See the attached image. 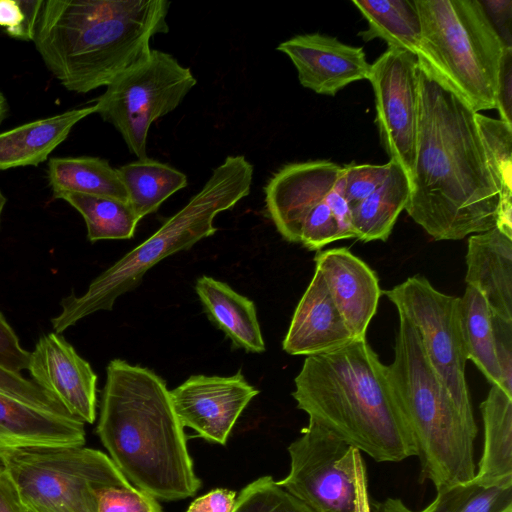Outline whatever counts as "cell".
I'll list each match as a JSON object with an SVG mask.
<instances>
[{"label":"cell","mask_w":512,"mask_h":512,"mask_svg":"<svg viewBox=\"0 0 512 512\" xmlns=\"http://www.w3.org/2000/svg\"><path fill=\"white\" fill-rule=\"evenodd\" d=\"M416 157L405 207L434 240L496 227L499 193L472 108L419 59Z\"/></svg>","instance_id":"obj_1"},{"label":"cell","mask_w":512,"mask_h":512,"mask_svg":"<svg viewBox=\"0 0 512 512\" xmlns=\"http://www.w3.org/2000/svg\"><path fill=\"white\" fill-rule=\"evenodd\" d=\"M97 433L125 478L156 499H185L200 488L170 390L152 370L109 362Z\"/></svg>","instance_id":"obj_2"},{"label":"cell","mask_w":512,"mask_h":512,"mask_svg":"<svg viewBox=\"0 0 512 512\" xmlns=\"http://www.w3.org/2000/svg\"><path fill=\"white\" fill-rule=\"evenodd\" d=\"M166 0H44L34 37L46 67L69 91L109 85L167 33Z\"/></svg>","instance_id":"obj_3"},{"label":"cell","mask_w":512,"mask_h":512,"mask_svg":"<svg viewBox=\"0 0 512 512\" xmlns=\"http://www.w3.org/2000/svg\"><path fill=\"white\" fill-rule=\"evenodd\" d=\"M294 383L292 396L310 421L373 460L400 462L416 456L386 365L366 338L306 356Z\"/></svg>","instance_id":"obj_4"},{"label":"cell","mask_w":512,"mask_h":512,"mask_svg":"<svg viewBox=\"0 0 512 512\" xmlns=\"http://www.w3.org/2000/svg\"><path fill=\"white\" fill-rule=\"evenodd\" d=\"M398 316L394 360L386 373L414 441L421 479L431 481L436 491L469 483L476 474L475 419L456 405L427 358L418 331Z\"/></svg>","instance_id":"obj_5"},{"label":"cell","mask_w":512,"mask_h":512,"mask_svg":"<svg viewBox=\"0 0 512 512\" xmlns=\"http://www.w3.org/2000/svg\"><path fill=\"white\" fill-rule=\"evenodd\" d=\"M252 180V164L243 155L228 156L201 190L155 233L97 276L82 295L71 293L61 300L60 313L51 319L54 332L60 334L95 312L111 310L116 299L135 289L158 262L212 236L217 231L216 215L246 197Z\"/></svg>","instance_id":"obj_6"},{"label":"cell","mask_w":512,"mask_h":512,"mask_svg":"<svg viewBox=\"0 0 512 512\" xmlns=\"http://www.w3.org/2000/svg\"><path fill=\"white\" fill-rule=\"evenodd\" d=\"M421 42L417 57L476 113L496 109L505 48L479 0H415Z\"/></svg>","instance_id":"obj_7"},{"label":"cell","mask_w":512,"mask_h":512,"mask_svg":"<svg viewBox=\"0 0 512 512\" xmlns=\"http://www.w3.org/2000/svg\"><path fill=\"white\" fill-rule=\"evenodd\" d=\"M0 464L31 512H98V493L130 483L110 457L83 445L0 446Z\"/></svg>","instance_id":"obj_8"},{"label":"cell","mask_w":512,"mask_h":512,"mask_svg":"<svg viewBox=\"0 0 512 512\" xmlns=\"http://www.w3.org/2000/svg\"><path fill=\"white\" fill-rule=\"evenodd\" d=\"M197 83L190 68L172 55L152 50L119 74L95 100L96 113L122 135L131 153L147 157L151 124L172 112Z\"/></svg>","instance_id":"obj_9"},{"label":"cell","mask_w":512,"mask_h":512,"mask_svg":"<svg viewBox=\"0 0 512 512\" xmlns=\"http://www.w3.org/2000/svg\"><path fill=\"white\" fill-rule=\"evenodd\" d=\"M385 295L418 331L427 358L456 405L474 418L465 375L461 298L438 291L422 276L407 278Z\"/></svg>","instance_id":"obj_10"},{"label":"cell","mask_w":512,"mask_h":512,"mask_svg":"<svg viewBox=\"0 0 512 512\" xmlns=\"http://www.w3.org/2000/svg\"><path fill=\"white\" fill-rule=\"evenodd\" d=\"M355 448L310 421L289 447L290 470L276 481L312 512H354Z\"/></svg>","instance_id":"obj_11"},{"label":"cell","mask_w":512,"mask_h":512,"mask_svg":"<svg viewBox=\"0 0 512 512\" xmlns=\"http://www.w3.org/2000/svg\"><path fill=\"white\" fill-rule=\"evenodd\" d=\"M418 57L388 48L371 64L376 123L390 160L411 179L416 157L419 111Z\"/></svg>","instance_id":"obj_12"},{"label":"cell","mask_w":512,"mask_h":512,"mask_svg":"<svg viewBox=\"0 0 512 512\" xmlns=\"http://www.w3.org/2000/svg\"><path fill=\"white\" fill-rule=\"evenodd\" d=\"M259 393L238 372L229 377L193 375L170 391L183 427L224 445L248 403Z\"/></svg>","instance_id":"obj_13"},{"label":"cell","mask_w":512,"mask_h":512,"mask_svg":"<svg viewBox=\"0 0 512 512\" xmlns=\"http://www.w3.org/2000/svg\"><path fill=\"white\" fill-rule=\"evenodd\" d=\"M27 370L31 381L69 415L84 423L95 421L97 375L64 337L56 332L42 335L30 352Z\"/></svg>","instance_id":"obj_14"},{"label":"cell","mask_w":512,"mask_h":512,"mask_svg":"<svg viewBox=\"0 0 512 512\" xmlns=\"http://www.w3.org/2000/svg\"><path fill=\"white\" fill-rule=\"evenodd\" d=\"M344 168L328 160L290 163L264 187L267 213L281 236L299 243L306 216L325 202L342 178Z\"/></svg>","instance_id":"obj_15"},{"label":"cell","mask_w":512,"mask_h":512,"mask_svg":"<svg viewBox=\"0 0 512 512\" xmlns=\"http://www.w3.org/2000/svg\"><path fill=\"white\" fill-rule=\"evenodd\" d=\"M277 50L293 62L300 84L317 94L334 96L352 82L369 78L371 64L362 47L320 33L296 35Z\"/></svg>","instance_id":"obj_16"},{"label":"cell","mask_w":512,"mask_h":512,"mask_svg":"<svg viewBox=\"0 0 512 512\" xmlns=\"http://www.w3.org/2000/svg\"><path fill=\"white\" fill-rule=\"evenodd\" d=\"M315 265L355 339L366 338L381 296L376 273L344 247L318 252Z\"/></svg>","instance_id":"obj_17"},{"label":"cell","mask_w":512,"mask_h":512,"mask_svg":"<svg viewBox=\"0 0 512 512\" xmlns=\"http://www.w3.org/2000/svg\"><path fill=\"white\" fill-rule=\"evenodd\" d=\"M355 337L338 311L319 271L315 273L292 316L282 347L291 355H317L353 342Z\"/></svg>","instance_id":"obj_18"},{"label":"cell","mask_w":512,"mask_h":512,"mask_svg":"<svg viewBox=\"0 0 512 512\" xmlns=\"http://www.w3.org/2000/svg\"><path fill=\"white\" fill-rule=\"evenodd\" d=\"M466 265V284L482 293L493 316L512 322V237L497 227L471 235Z\"/></svg>","instance_id":"obj_19"},{"label":"cell","mask_w":512,"mask_h":512,"mask_svg":"<svg viewBox=\"0 0 512 512\" xmlns=\"http://www.w3.org/2000/svg\"><path fill=\"white\" fill-rule=\"evenodd\" d=\"M84 422L0 392V446L84 445Z\"/></svg>","instance_id":"obj_20"},{"label":"cell","mask_w":512,"mask_h":512,"mask_svg":"<svg viewBox=\"0 0 512 512\" xmlns=\"http://www.w3.org/2000/svg\"><path fill=\"white\" fill-rule=\"evenodd\" d=\"M96 113V106L81 108L38 119L0 133V170L37 166L69 135L85 117Z\"/></svg>","instance_id":"obj_21"},{"label":"cell","mask_w":512,"mask_h":512,"mask_svg":"<svg viewBox=\"0 0 512 512\" xmlns=\"http://www.w3.org/2000/svg\"><path fill=\"white\" fill-rule=\"evenodd\" d=\"M195 290L209 320L235 347L251 353L265 350L252 300L237 293L228 284L209 276L199 277Z\"/></svg>","instance_id":"obj_22"},{"label":"cell","mask_w":512,"mask_h":512,"mask_svg":"<svg viewBox=\"0 0 512 512\" xmlns=\"http://www.w3.org/2000/svg\"><path fill=\"white\" fill-rule=\"evenodd\" d=\"M480 409L484 445L472 481L484 487H512V396L492 385Z\"/></svg>","instance_id":"obj_23"},{"label":"cell","mask_w":512,"mask_h":512,"mask_svg":"<svg viewBox=\"0 0 512 512\" xmlns=\"http://www.w3.org/2000/svg\"><path fill=\"white\" fill-rule=\"evenodd\" d=\"M409 195V178L392 161L385 181L365 199L350 207L354 238L362 242L386 241L398 216L405 209Z\"/></svg>","instance_id":"obj_24"},{"label":"cell","mask_w":512,"mask_h":512,"mask_svg":"<svg viewBox=\"0 0 512 512\" xmlns=\"http://www.w3.org/2000/svg\"><path fill=\"white\" fill-rule=\"evenodd\" d=\"M48 181L54 198L65 192L107 196L128 201L118 170L105 159L91 156L53 157Z\"/></svg>","instance_id":"obj_25"},{"label":"cell","mask_w":512,"mask_h":512,"mask_svg":"<svg viewBox=\"0 0 512 512\" xmlns=\"http://www.w3.org/2000/svg\"><path fill=\"white\" fill-rule=\"evenodd\" d=\"M368 24L358 33L364 41L381 38L388 48L409 51L417 56L421 42V22L415 0H352Z\"/></svg>","instance_id":"obj_26"},{"label":"cell","mask_w":512,"mask_h":512,"mask_svg":"<svg viewBox=\"0 0 512 512\" xmlns=\"http://www.w3.org/2000/svg\"><path fill=\"white\" fill-rule=\"evenodd\" d=\"M128 196V203L141 220L171 195L187 186V177L179 170L149 158L117 169Z\"/></svg>","instance_id":"obj_27"},{"label":"cell","mask_w":512,"mask_h":512,"mask_svg":"<svg viewBox=\"0 0 512 512\" xmlns=\"http://www.w3.org/2000/svg\"><path fill=\"white\" fill-rule=\"evenodd\" d=\"M486 160L499 193L496 227L512 237V126L475 114Z\"/></svg>","instance_id":"obj_28"},{"label":"cell","mask_w":512,"mask_h":512,"mask_svg":"<svg viewBox=\"0 0 512 512\" xmlns=\"http://www.w3.org/2000/svg\"><path fill=\"white\" fill-rule=\"evenodd\" d=\"M461 321L467 359L476 365L491 385L503 389L492 313L482 293L470 285H466L461 298Z\"/></svg>","instance_id":"obj_29"},{"label":"cell","mask_w":512,"mask_h":512,"mask_svg":"<svg viewBox=\"0 0 512 512\" xmlns=\"http://www.w3.org/2000/svg\"><path fill=\"white\" fill-rule=\"evenodd\" d=\"M370 512H414L401 499L370 503ZM418 512H512V487H484L474 481L437 491L435 499Z\"/></svg>","instance_id":"obj_30"},{"label":"cell","mask_w":512,"mask_h":512,"mask_svg":"<svg viewBox=\"0 0 512 512\" xmlns=\"http://www.w3.org/2000/svg\"><path fill=\"white\" fill-rule=\"evenodd\" d=\"M57 199L66 201L82 215L90 242L130 239L140 221L128 201L73 192L62 193Z\"/></svg>","instance_id":"obj_31"},{"label":"cell","mask_w":512,"mask_h":512,"mask_svg":"<svg viewBox=\"0 0 512 512\" xmlns=\"http://www.w3.org/2000/svg\"><path fill=\"white\" fill-rule=\"evenodd\" d=\"M233 512H312L305 504L263 476L245 486L236 498Z\"/></svg>","instance_id":"obj_32"},{"label":"cell","mask_w":512,"mask_h":512,"mask_svg":"<svg viewBox=\"0 0 512 512\" xmlns=\"http://www.w3.org/2000/svg\"><path fill=\"white\" fill-rule=\"evenodd\" d=\"M97 504L98 512H161L155 497L130 483L102 489Z\"/></svg>","instance_id":"obj_33"},{"label":"cell","mask_w":512,"mask_h":512,"mask_svg":"<svg viewBox=\"0 0 512 512\" xmlns=\"http://www.w3.org/2000/svg\"><path fill=\"white\" fill-rule=\"evenodd\" d=\"M392 161L384 165H347L344 166L342 193L349 207L369 196L387 178Z\"/></svg>","instance_id":"obj_34"},{"label":"cell","mask_w":512,"mask_h":512,"mask_svg":"<svg viewBox=\"0 0 512 512\" xmlns=\"http://www.w3.org/2000/svg\"><path fill=\"white\" fill-rule=\"evenodd\" d=\"M0 392L36 408L72 417L61 405L49 397L31 380L26 379L21 374L11 373L2 368H0Z\"/></svg>","instance_id":"obj_35"},{"label":"cell","mask_w":512,"mask_h":512,"mask_svg":"<svg viewBox=\"0 0 512 512\" xmlns=\"http://www.w3.org/2000/svg\"><path fill=\"white\" fill-rule=\"evenodd\" d=\"M30 352L25 350L19 339L0 312V368L15 374L27 370Z\"/></svg>","instance_id":"obj_36"},{"label":"cell","mask_w":512,"mask_h":512,"mask_svg":"<svg viewBox=\"0 0 512 512\" xmlns=\"http://www.w3.org/2000/svg\"><path fill=\"white\" fill-rule=\"evenodd\" d=\"M492 328L503 389L512 396V322L492 315Z\"/></svg>","instance_id":"obj_37"},{"label":"cell","mask_w":512,"mask_h":512,"mask_svg":"<svg viewBox=\"0 0 512 512\" xmlns=\"http://www.w3.org/2000/svg\"><path fill=\"white\" fill-rule=\"evenodd\" d=\"M495 100L500 120L512 126V47H505L501 56Z\"/></svg>","instance_id":"obj_38"},{"label":"cell","mask_w":512,"mask_h":512,"mask_svg":"<svg viewBox=\"0 0 512 512\" xmlns=\"http://www.w3.org/2000/svg\"><path fill=\"white\" fill-rule=\"evenodd\" d=\"M480 3L504 46L512 47V1L485 0L480 1Z\"/></svg>","instance_id":"obj_39"},{"label":"cell","mask_w":512,"mask_h":512,"mask_svg":"<svg viewBox=\"0 0 512 512\" xmlns=\"http://www.w3.org/2000/svg\"><path fill=\"white\" fill-rule=\"evenodd\" d=\"M236 498L234 491L217 488L195 499L186 512H233Z\"/></svg>","instance_id":"obj_40"},{"label":"cell","mask_w":512,"mask_h":512,"mask_svg":"<svg viewBox=\"0 0 512 512\" xmlns=\"http://www.w3.org/2000/svg\"><path fill=\"white\" fill-rule=\"evenodd\" d=\"M23 13V22L13 38L33 41L44 0H18Z\"/></svg>","instance_id":"obj_41"},{"label":"cell","mask_w":512,"mask_h":512,"mask_svg":"<svg viewBox=\"0 0 512 512\" xmlns=\"http://www.w3.org/2000/svg\"><path fill=\"white\" fill-rule=\"evenodd\" d=\"M356 502L354 512H370V498L367 486L366 466L359 450L354 452Z\"/></svg>","instance_id":"obj_42"},{"label":"cell","mask_w":512,"mask_h":512,"mask_svg":"<svg viewBox=\"0 0 512 512\" xmlns=\"http://www.w3.org/2000/svg\"><path fill=\"white\" fill-rule=\"evenodd\" d=\"M0 512H26L8 473L0 465Z\"/></svg>","instance_id":"obj_43"},{"label":"cell","mask_w":512,"mask_h":512,"mask_svg":"<svg viewBox=\"0 0 512 512\" xmlns=\"http://www.w3.org/2000/svg\"><path fill=\"white\" fill-rule=\"evenodd\" d=\"M24 13L18 0H0V26L13 37L23 22Z\"/></svg>","instance_id":"obj_44"},{"label":"cell","mask_w":512,"mask_h":512,"mask_svg":"<svg viewBox=\"0 0 512 512\" xmlns=\"http://www.w3.org/2000/svg\"><path fill=\"white\" fill-rule=\"evenodd\" d=\"M7 112V103L3 96V94L0 92V123L4 119Z\"/></svg>","instance_id":"obj_45"},{"label":"cell","mask_w":512,"mask_h":512,"mask_svg":"<svg viewBox=\"0 0 512 512\" xmlns=\"http://www.w3.org/2000/svg\"><path fill=\"white\" fill-rule=\"evenodd\" d=\"M6 197L4 196V194L2 193V191L0 190V221H1V215H2V211L4 209V206L6 204Z\"/></svg>","instance_id":"obj_46"},{"label":"cell","mask_w":512,"mask_h":512,"mask_svg":"<svg viewBox=\"0 0 512 512\" xmlns=\"http://www.w3.org/2000/svg\"><path fill=\"white\" fill-rule=\"evenodd\" d=\"M26 512H31V511L26 510Z\"/></svg>","instance_id":"obj_47"}]
</instances>
